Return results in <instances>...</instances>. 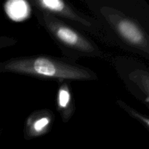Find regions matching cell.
<instances>
[{
    "label": "cell",
    "instance_id": "cell-7",
    "mask_svg": "<svg viewBox=\"0 0 149 149\" xmlns=\"http://www.w3.org/2000/svg\"><path fill=\"white\" fill-rule=\"evenodd\" d=\"M56 97L57 109L65 123L71 119L75 111L74 100L70 89L69 82L60 81Z\"/></svg>",
    "mask_w": 149,
    "mask_h": 149
},
{
    "label": "cell",
    "instance_id": "cell-4",
    "mask_svg": "<svg viewBox=\"0 0 149 149\" xmlns=\"http://www.w3.org/2000/svg\"><path fill=\"white\" fill-rule=\"evenodd\" d=\"M32 7L47 12L81 31L95 36H104L99 22L79 11L74 6L62 0H31Z\"/></svg>",
    "mask_w": 149,
    "mask_h": 149
},
{
    "label": "cell",
    "instance_id": "cell-5",
    "mask_svg": "<svg viewBox=\"0 0 149 149\" xmlns=\"http://www.w3.org/2000/svg\"><path fill=\"white\" fill-rule=\"evenodd\" d=\"M114 65L127 87L138 98L148 103V71L139 62L127 58H117Z\"/></svg>",
    "mask_w": 149,
    "mask_h": 149
},
{
    "label": "cell",
    "instance_id": "cell-10",
    "mask_svg": "<svg viewBox=\"0 0 149 149\" xmlns=\"http://www.w3.org/2000/svg\"><path fill=\"white\" fill-rule=\"evenodd\" d=\"M17 42L15 38L8 36H0V49L13 46Z\"/></svg>",
    "mask_w": 149,
    "mask_h": 149
},
{
    "label": "cell",
    "instance_id": "cell-3",
    "mask_svg": "<svg viewBox=\"0 0 149 149\" xmlns=\"http://www.w3.org/2000/svg\"><path fill=\"white\" fill-rule=\"evenodd\" d=\"M32 12L67 58L77 61L81 58H106L98 45L82 31L47 12L34 7Z\"/></svg>",
    "mask_w": 149,
    "mask_h": 149
},
{
    "label": "cell",
    "instance_id": "cell-1",
    "mask_svg": "<svg viewBox=\"0 0 149 149\" xmlns=\"http://www.w3.org/2000/svg\"><path fill=\"white\" fill-rule=\"evenodd\" d=\"M0 71L20 74L45 80L91 81L97 79L94 71L67 58L31 55L0 61Z\"/></svg>",
    "mask_w": 149,
    "mask_h": 149
},
{
    "label": "cell",
    "instance_id": "cell-8",
    "mask_svg": "<svg viewBox=\"0 0 149 149\" xmlns=\"http://www.w3.org/2000/svg\"><path fill=\"white\" fill-rule=\"evenodd\" d=\"M4 9L7 17L15 22L27 20L32 13L30 3L25 0H10L4 3Z\"/></svg>",
    "mask_w": 149,
    "mask_h": 149
},
{
    "label": "cell",
    "instance_id": "cell-2",
    "mask_svg": "<svg viewBox=\"0 0 149 149\" xmlns=\"http://www.w3.org/2000/svg\"><path fill=\"white\" fill-rule=\"evenodd\" d=\"M89 7L110 40L149 59V36L136 20L112 6L91 3Z\"/></svg>",
    "mask_w": 149,
    "mask_h": 149
},
{
    "label": "cell",
    "instance_id": "cell-6",
    "mask_svg": "<svg viewBox=\"0 0 149 149\" xmlns=\"http://www.w3.org/2000/svg\"><path fill=\"white\" fill-rule=\"evenodd\" d=\"M53 116L52 113L49 111L42 110L33 112L26 122L25 138L30 140L47 133L51 129Z\"/></svg>",
    "mask_w": 149,
    "mask_h": 149
},
{
    "label": "cell",
    "instance_id": "cell-9",
    "mask_svg": "<svg viewBox=\"0 0 149 149\" xmlns=\"http://www.w3.org/2000/svg\"><path fill=\"white\" fill-rule=\"evenodd\" d=\"M119 104V106H121V107L122 108V109H124V110L126 111L128 113H129L130 116H132V117H134L135 119H138V121H140L141 122H142V123H143V125H146V128H148V126H149V121H148V119L146 117H144L143 116H142L141 114H140L138 112L135 111L134 109H131L130 106H128L127 105L125 104V103H124L122 101H118L117 102Z\"/></svg>",
    "mask_w": 149,
    "mask_h": 149
}]
</instances>
